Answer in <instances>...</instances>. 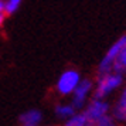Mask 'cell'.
Returning <instances> with one entry per match:
<instances>
[{
  "mask_svg": "<svg viewBox=\"0 0 126 126\" xmlns=\"http://www.w3.org/2000/svg\"><path fill=\"white\" fill-rule=\"evenodd\" d=\"M23 0H4V14L12 16L18 10V7L21 4Z\"/></svg>",
  "mask_w": 126,
  "mask_h": 126,
  "instance_id": "8fae6325",
  "label": "cell"
},
{
  "mask_svg": "<svg viewBox=\"0 0 126 126\" xmlns=\"http://www.w3.org/2000/svg\"><path fill=\"white\" fill-rule=\"evenodd\" d=\"M82 112L88 118V120L91 123H94V122L101 120L110 115V105H109V102L106 99L92 98L91 101L82 108Z\"/></svg>",
  "mask_w": 126,
  "mask_h": 126,
  "instance_id": "277c9868",
  "label": "cell"
},
{
  "mask_svg": "<svg viewBox=\"0 0 126 126\" xmlns=\"http://www.w3.org/2000/svg\"><path fill=\"white\" fill-rule=\"evenodd\" d=\"M112 71H115V72H119V74H122V75L126 74V46L120 50L119 55L116 57Z\"/></svg>",
  "mask_w": 126,
  "mask_h": 126,
  "instance_id": "30bf717a",
  "label": "cell"
},
{
  "mask_svg": "<svg viewBox=\"0 0 126 126\" xmlns=\"http://www.w3.org/2000/svg\"><path fill=\"white\" fill-rule=\"evenodd\" d=\"M75 112H77V109L71 105V102L69 103L60 102L54 106V113H55V116H57L58 119H61V120H67L68 118H71Z\"/></svg>",
  "mask_w": 126,
  "mask_h": 126,
  "instance_id": "ba28073f",
  "label": "cell"
},
{
  "mask_svg": "<svg viewBox=\"0 0 126 126\" xmlns=\"http://www.w3.org/2000/svg\"><path fill=\"white\" fill-rule=\"evenodd\" d=\"M20 126H40L43 122V113L40 109H29L18 116Z\"/></svg>",
  "mask_w": 126,
  "mask_h": 126,
  "instance_id": "52a82bcc",
  "label": "cell"
},
{
  "mask_svg": "<svg viewBox=\"0 0 126 126\" xmlns=\"http://www.w3.org/2000/svg\"><path fill=\"white\" fill-rule=\"evenodd\" d=\"M91 126H119V123H118V122H116L110 115H109V116L103 118V119L96 120V122L91 123Z\"/></svg>",
  "mask_w": 126,
  "mask_h": 126,
  "instance_id": "7c38bea8",
  "label": "cell"
},
{
  "mask_svg": "<svg viewBox=\"0 0 126 126\" xmlns=\"http://www.w3.org/2000/svg\"><path fill=\"white\" fill-rule=\"evenodd\" d=\"M92 92H94V81L88 79V78H82L71 95V105L77 110H81L89 102V96H92Z\"/></svg>",
  "mask_w": 126,
  "mask_h": 126,
  "instance_id": "5b68a950",
  "label": "cell"
},
{
  "mask_svg": "<svg viewBox=\"0 0 126 126\" xmlns=\"http://www.w3.org/2000/svg\"><path fill=\"white\" fill-rule=\"evenodd\" d=\"M110 116L118 123L126 125V85H123V88H122L119 98L116 99L113 108H112V115Z\"/></svg>",
  "mask_w": 126,
  "mask_h": 126,
  "instance_id": "8992f818",
  "label": "cell"
},
{
  "mask_svg": "<svg viewBox=\"0 0 126 126\" xmlns=\"http://www.w3.org/2000/svg\"><path fill=\"white\" fill-rule=\"evenodd\" d=\"M82 77H81L79 71H77L74 68H68L63 71L60 77L57 78L55 82V91L58 95L61 96H71L72 92L75 91V88L78 86V84L81 82Z\"/></svg>",
  "mask_w": 126,
  "mask_h": 126,
  "instance_id": "7a4b0ae2",
  "label": "cell"
},
{
  "mask_svg": "<svg viewBox=\"0 0 126 126\" xmlns=\"http://www.w3.org/2000/svg\"><path fill=\"white\" fill-rule=\"evenodd\" d=\"M63 126H91V122L88 120V118L81 110V112H75L71 118L64 120Z\"/></svg>",
  "mask_w": 126,
  "mask_h": 126,
  "instance_id": "9c48e42d",
  "label": "cell"
},
{
  "mask_svg": "<svg viewBox=\"0 0 126 126\" xmlns=\"http://www.w3.org/2000/svg\"><path fill=\"white\" fill-rule=\"evenodd\" d=\"M126 46V34L119 37L118 40L112 43V46L109 47L106 52L103 54V57L101 58V61L98 64V75L99 74H105V72H110L113 68V64L116 57L119 55L120 50Z\"/></svg>",
  "mask_w": 126,
  "mask_h": 126,
  "instance_id": "3957f363",
  "label": "cell"
},
{
  "mask_svg": "<svg viewBox=\"0 0 126 126\" xmlns=\"http://www.w3.org/2000/svg\"><path fill=\"white\" fill-rule=\"evenodd\" d=\"M123 85V75L119 72H105V74H99L96 81L94 82V92H92V98L96 99H106V98L118 91L120 86Z\"/></svg>",
  "mask_w": 126,
  "mask_h": 126,
  "instance_id": "6da1fadb",
  "label": "cell"
},
{
  "mask_svg": "<svg viewBox=\"0 0 126 126\" xmlns=\"http://www.w3.org/2000/svg\"><path fill=\"white\" fill-rule=\"evenodd\" d=\"M0 14H4V0H0Z\"/></svg>",
  "mask_w": 126,
  "mask_h": 126,
  "instance_id": "4fadbf2b",
  "label": "cell"
},
{
  "mask_svg": "<svg viewBox=\"0 0 126 126\" xmlns=\"http://www.w3.org/2000/svg\"><path fill=\"white\" fill-rule=\"evenodd\" d=\"M4 20H6V14H0V29L4 24Z\"/></svg>",
  "mask_w": 126,
  "mask_h": 126,
  "instance_id": "5bb4252c",
  "label": "cell"
}]
</instances>
